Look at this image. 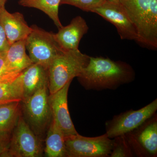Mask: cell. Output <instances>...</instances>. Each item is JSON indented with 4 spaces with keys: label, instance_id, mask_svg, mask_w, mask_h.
<instances>
[{
    "label": "cell",
    "instance_id": "obj_1",
    "mask_svg": "<svg viewBox=\"0 0 157 157\" xmlns=\"http://www.w3.org/2000/svg\"><path fill=\"white\" fill-rule=\"evenodd\" d=\"M77 78L86 90H115L133 81L135 72L125 62L102 57L90 56L88 64Z\"/></svg>",
    "mask_w": 157,
    "mask_h": 157
},
{
    "label": "cell",
    "instance_id": "obj_2",
    "mask_svg": "<svg viewBox=\"0 0 157 157\" xmlns=\"http://www.w3.org/2000/svg\"><path fill=\"white\" fill-rule=\"evenodd\" d=\"M136 30L137 42L157 48V0H121Z\"/></svg>",
    "mask_w": 157,
    "mask_h": 157
},
{
    "label": "cell",
    "instance_id": "obj_3",
    "mask_svg": "<svg viewBox=\"0 0 157 157\" xmlns=\"http://www.w3.org/2000/svg\"><path fill=\"white\" fill-rule=\"evenodd\" d=\"M90 57L78 49L63 51L57 56L48 69L49 94L56 92L78 77L88 64Z\"/></svg>",
    "mask_w": 157,
    "mask_h": 157
},
{
    "label": "cell",
    "instance_id": "obj_4",
    "mask_svg": "<svg viewBox=\"0 0 157 157\" xmlns=\"http://www.w3.org/2000/svg\"><path fill=\"white\" fill-rule=\"evenodd\" d=\"M31 33L25 39L26 48L33 63L41 65L48 70L52 62L63 50L58 44L54 33L37 26H32Z\"/></svg>",
    "mask_w": 157,
    "mask_h": 157
},
{
    "label": "cell",
    "instance_id": "obj_5",
    "mask_svg": "<svg viewBox=\"0 0 157 157\" xmlns=\"http://www.w3.org/2000/svg\"><path fill=\"white\" fill-rule=\"evenodd\" d=\"M41 141L21 116L3 157H39L42 155Z\"/></svg>",
    "mask_w": 157,
    "mask_h": 157
},
{
    "label": "cell",
    "instance_id": "obj_6",
    "mask_svg": "<svg viewBox=\"0 0 157 157\" xmlns=\"http://www.w3.org/2000/svg\"><path fill=\"white\" fill-rule=\"evenodd\" d=\"M67 157H108L112 151L113 139L107 134L95 137L76 135L65 137Z\"/></svg>",
    "mask_w": 157,
    "mask_h": 157
},
{
    "label": "cell",
    "instance_id": "obj_7",
    "mask_svg": "<svg viewBox=\"0 0 157 157\" xmlns=\"http://www.w3.org/2000/svg\"><path fill=\"white\" fill-rule=\"evenodd\" d=\"M48 84L37 90L22 101L23 108L28 124L37 136L42 135L52 120L48 101Z\"/></svg>",
    "mask_w": 157,
    "mask_h": 157
},
{
    "label": "cell",
    "instance_id": "obj_8",
    "mask_svg": "<svg viewBox=\"0 0 157 157\" xmlns=\"http://www.w3.org/2000/svg\"><path fill=\"white\" fill-rule=\"evenodd\" d=\"M157 110V100L155 99L143 108L137 110L130 109L114 116L105 124L106 134L111 139L126 135L154 115Z\"/></svg>",
    "mask_w": 157,
    "mask_h": 157
},
{
    "label": "cell",
    "instance_id": "obj_9",
    "mask_svg": "<svg viewBox=\"0 0 157 157\" xmlns=\"http://www.w3.org/2000/svg\"><path fill=\"white\" fill-rule=\"evenodd\" d=\"M125 136L135 156L157 157L156 113Z\"/></svg>",
    "mask_w": 157,
    "mask_h": 157
},
{
    "label": "cell",
    "instance_id": "obj_10",
    "mask_svg": "<svg viewBox=\"0 0 157 157\" xmlns=\"http://www.w3.org/2000/svg\"><path fill=\"white\" fill-rule=\"evenodd\" d=\"M92 12L99 14L115 26L121 39L135 40L137 42L138 36L135 27L120 2L106 1Z\"/></svg>",
    "mask_w": 157,
    "mask_h": 157
},
{
    "label": "cell",
    "instance_id": "obj_11",
    "mask_svg": "<svg viewBox=\"0 0 157 157\" xmlns=\"http://www.w3.org/2000/svg\"><path fill=\"white\" fill-rule=\"evenodd\" d=\"M71 82H69L60 90L48 95L52 120L61 130L65 137L78 134L68 108V93Z\"/></svg>",
    "mask_w": 157,
    "mask_h": 157
},
{
    "label": "cell",
    "instance_id": "obj_12",
    "mask_svg": "<svg viewBox=\"0 0 157 157\" xmlns=\"http://www.w3.org/2000/svg\"><path fill=\"white\" fill-rule=\"evenodd\" d=\"M0 23L9 45L25 40L33 30L32 26L28 25L22 14L18 12L10 13L5 6L0 7Z\"/></svg>",
    "mask_w": 157,
    "mask_h": 157
},
{
    "label": "cell",
    "instance_id": "obj_13",
    "mask_svg": "<svg viewBox=\"0 0 157 157\" xmlns=\"http://www.w3.org/2000/svg\"><path fill=\"white\" fill-rule=\"evenodd\" d=\"M89 30L86 21L81 16L73 18L70 24L59 29L54 37L64 51L77 50L82 38Z\"/></svg>",
    "mask_w": 157,
    "mask_h": 157
},
{
    "label": "cell",
    "instance_id": "obj_14",
    "mask_svg": "<svg viewBox=\"0 0 157 157\" xmlns=\"http://www.w3.org/2000/svg\"><path fill=\"white\" fill-rule=\"evenodd\" d=\"M22 92V101H25L39 89L48 84V70L41 65L33 63L20 75Z\"/></svg>",
    "mask_w": 157,
    "mask_h": 157
},
{
    "label": "cell",
    "instance_id": "obj_15",
    "mask_svg": "<svg viewBox=\"0 0 157 157\" xmlns=\"http://www.w3.org/2000/svg\"><path fill=\"white\" fill-rule=\"evenodd\" d=\"M21 102L15 101L0 104V140L7 146L21 116Z\"/></svg>",
    "mask_w": 157,
    "mask_h": 157
},
{
    "label": "cell",
    "instance_id": "obj_16",
    "mask_svg": "<svg viewBox=\"0 0 157 157\" xmlns=\"http://www.w3.org/2000/svg\"><path fill=\"white\" fill-rule=\"evenodd\" d=\"M25 40L17 41L10 45L5 53L8 67L13 72L20 73L33 63L26 52Z\"/></svg>",
    "mask_w": 157,
    "mask_h": 157
},
{
    "label": "cell",
    "instance_id": "obj_17",
    "mask_svg": "<svg viewBox=\"0 0 157 157\" xmlns=\"http://www.w3.org/2000/svg\"><path fill=\"white\" fill-rule=\"evenodd\" d=\"M44 152L46 157H66L64 135L52 119L45 139Z\"/></svg>",
    "mask_w": 157,
    "mask_h": 157
},
{
    "label": "cell",
    "instance_id": "obj_18",
    "mask_svg": "<svg viewBox=\"0 0 157 157\" xmlns=\"http://www.w3.org/2000/svg\"><path fill=\"white\" fill-rule=\"evenodd\" d=\"M61 0H18L21 6L39 9L53 21L58 28L63 26L59 17V7Z\"/></svg>",
    "mask_w": 157,
    "mask_h": 157
},
{
    "label": "cell",
    "instance_id": "obj_19",
    "mask_svg": "<svg viewBox=\"0 0 157 157\" xmlns=\"http://www.w3.org/2000/svg\"><path fill=\"white\" fill-rule=\"evenodd\" d=\"M20 74L14 79L0 81V104L15 101L22 102Z\"/></svg>",
    "mask_w": 157,
    "mask_h": 157
},
{
    "label": "cell",
    "instance_id": "obj_20",
    "mask_svg": "<svg viewBox=\"0 0 157 157\" xmlns=\"http://www.w3.org/2000/svg\"><path fill=\"white\" fill-rule=\"evenodd\" d=\"M135 156L125 135L113 138V145L110 157H131Z\"/></svg>",
    "mask_w": 157,
    "mask_h": 157
},
{
    "label": "cell",
    "instance_id": "obj_21",
    "mask_svg": "<svg viewBox=\"0 0 157 157\" xmlns=\"http://www.w3.org/2000/svg\"><path fill=\"white\" fill-rule=\"evenodd\" d=\"M105 2V0H61L60 5H71L84 11L92 12Z\"/></svg>",
    "mask_w": 157,
    "mask_h": 157
},
{
    "label": "cell",
    "instance_id": "obj_22",
    "mask_svg": "<svg viewBox=\"0 0 157 157\" xmlns=\"http://www.w3.org/2000/svg\"><path fill=\"white\" fill-rule=\"evenodd\" d=\"M21 73L13 72L6 63L5 53H0V81L14 79Z\"/></svg>",
    "mask_w": 157,
    "mask_h": 157
},
{
    "label": "cell",
    "instance_id": "obj_23",
    "mask_svg": "<svg viewBox=\"0 0 157 157\" xmlns=\"http://www.w3.org/2000/svg\"><path fill=\"white\" fill-rule=\"evenodd\" d=\"M9 46L5 31L0 23V53H5Z\"/></svg>",
    "mask_w": 157,
    "mask_h": 157
},
{
    "label": "cell",
    "instance_id": "obj_24",
    "mask_svg": "<svg viewBox=\"0 0 157 157\" xmlns=\"http://www.w3.org/2000/svg\"><path fill=\"white\" fill-rule=\"evenodd\" d=\"M7 144L0 140V157H3V155L7 149Z\"/></svg>",
    "mask_w": 157,
    "mask_h": 157
},
{
    "label": "cell",
    "instance_id": "obj_25",
    "mask_svg": "<svg viewBox=\"0 0 157 157\" xmlns=\"http://www.w3.org/2000/svg\"><path fill=\"white\" fill-rule=\"evenodd\" d=\"M105 1L110 2L119 3L120 2L121 0H105Z\"/></svg>",
    "mask_w": 157,
    "mask_h": 157
},
{
    "label": "cell",
    "instance_id": "obj_26",
    "mask_svg": "<svg viewBox=\"0 0 157 157\" xmlns=\"http://www.w3.org/2000/svg\"><path fill=\"white\" fill-rule=\"evenodd\" d=\"M6 1H7V0H0V2L3 5H5V3H6Z\"/></svg>",
    "mask_w": 157,
    "mask_h": 157
},
{
    "label": "cell",
    "instance_id": "obj_27",
    "mask_svg": "<svg viewBox=\"0 0 157 157\" xmlns=\"http://www.w3.org/2000/svg\"><path fill=\"white\" fill-rule=\"evenodd\" d=\"M5 6V5H2V3H1V2H0V7H2V6Z\"/></svg>",
    "mask_w": 157,
    "mask_h": 157
}]
</instances>
